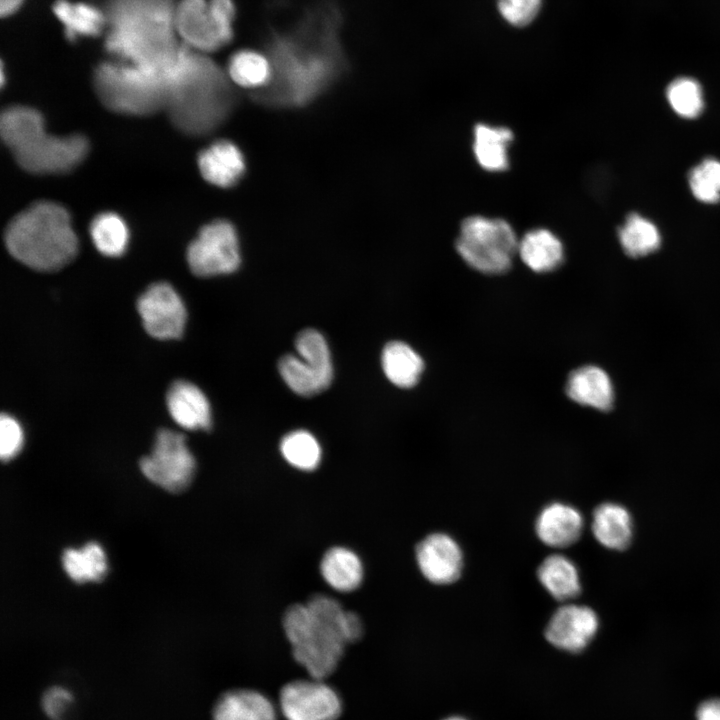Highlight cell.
<instances>
[{"label": "cell", "instance_id": "obj_30", "mask_svg": "<svg viewBox=\"0 0 720 720\" xmlns=\"http://www.w3.org/2000/svg\"><path fill=\"white\" fill-rule=\"evenodd\" d=\"M67 575L77 583L100 581L107 572V559L103 548L95 542L81 549H67L62 557Z\"/></svg>", "mask_w": 720, "mask_h": 720}, {"label": "cell", "instance_id": "obj_32", "mask_svg": "<svg viewBox=\"0 0 720 720\" xmlns=\"http://www.w3.org/2000/svg\"><path fill=\"white\" fill-rule=\"evenodd\" d=\"M90 236L96 249L109 257L121 256L127 249L129 229L121 216L113 212H103L92 220Z\"/></svg>", "mask_w": 720, "mask_h": 720}, {"label": "cell", "instance_id": "obj_22", "mask_svg": "<svg viewBox=\"0 0 720 720\" xmlns=\"http://www.w3.org/2000/svg\"><path fill=\"white\" fill-rule=\"evenodd\" d=\"M592 532L596 540L612 550L625 549L632 538V518L622 505L606 502L598 505L592 518Z\"/></svg>", "mask_w": 720, "mask_h": 720}, {"label": "cell", "instance_id": "obj_42", "mask_svg": "<svg viewBox=\"0 0 720 720\" xmlns=\"http://www.w3.org/2000/svg\"><path fill=\"white\" fill-rule=\"evenodd\" d=\"M444 720H466V719L461 718V717H449V718H446V719H444Z\"/></svg>", "mask_w": 720, "mask_h": 720}, {"label": "cell", "instance_id": "obj_4", "mask_svg": "<svg viewBox=\"0 0 720 720\" xmlns=\"http://www.w3.org/2000/svg\"><path fill=\"white\" fill-rule=\"evenodd\" d=\"M109 52L140 68L166 73L182 49L173 38L174 9L170 0H116Z\"/></svg>", "mask_w": 720, "mask_h": 720}, {"label": "cell", "instance_id": "obj_39", "mask_svg": "<svg viewBox=\"0 0 720 720\" xmlns=\"http://www.w3.org/2000/svg\"><path fill=\"white\" fill-rule=\"evenodd\" d=\"M210 11L218 26L225 44L233 37L235 6L232 0H208Z\"/></svg>", "mask_w": 720, "mask_h": 720}, {"label": "cell", "instance_id": "obj_18", "mask_svg": "<svg viewBox=\"0 0 720 720\" xmlns=\"http://www.w3.org/2000/svg\"><path fill=\"white\" fill-rule=\"evenodd\" d=\"M202 177L215 186L230 188L244 176L246 164L241 150L233 142L219 140L198 155Z\"/></svg>", "mask_w": 720, "mask_h": 720}, {"label": "cell", "instance_id": "obj_6", "mask_svg": "<svg viewBox=\"0 0 720 720\" xmlns=\"http://www.w3.org/2000/svg\"><path fill=\"white\" fill-rule=\"evenodd\" d=\"M0 131L19 166L34 174L69 172L84 160L89 150L82 135L59 137L47 133L41 113L27 106L5 109Z\"/></svg>", "mask_w": 720, "mask_h": 720}, {"label": "cell", "instance_id": "obj_37", "mask_svg": "<svg viewBox=\"0 0 720 720\" xmlns=\"http://www.w3.org/2000/svg\"><path fill=\"white\" fill-rule=\"evenodd\" d=\"M503 18L515 26L529 24L537 15L541 0H497Z\"/></svg>", "mask_w": 720, "mask_h": 720}, {"label": "cell", "instance_id": "obj_9", "mask_svg": "<svg viewBox=\"0 0 720 720\" xmlns=\"http://www.w3.org/2000/svg\"><path fill=\"white\" fill-rule=\"evenodd\" d=\"M295 348L298 356L285 355L278 365L287 386L301 396H313L326 390L333 378L328 344L315 329L299 333Z\"/></svg>", "mask_w": 720, "mask_h": 720}, {"label": "cell", "instance_id": "obj_31", "mask_svg": "<svg viewBox=\"0 0 720 720\" xmlns=\"http://www.w3.org/2000/svg\"><path fill=\"white\" fill-rule=\"evenodd\" d=\"M618 238L623 251L637 258L655 252L661 244V236L656 225L640 214L630 213L618 230Z\"/></svg>", "mask_w": 720, "mask_h": 720}, {"label": "cell", "instance_id": "obj_3", "mask_svg": "<svg viewBox=\"0 0 720 720\" xmlns=\"http://www.w3.org/2000/svg\"><path fill=\"white\" fill-rule=\"evenodd\" d=\"M229 77L210 59L182 50L168 75L165 110L173 125L190 136L217 129L235 98Z\"/></svg>", "mask_w": 720, "mask_h": 720}, {"label": "cell", "instance_id": "obj_41", "mask_svg": "<svg viewBox=\"0 0 720 720\" xmlns=\"http://www.w3.org/2000/svg\"><path fill=\"white\" fill-rule=\"evenodd\" d=\"M23 0H0V13L5 17L13 14L22 4Z\"/></svg>", "mask_w": 720, "mask_h": 720}, {"label": "cell", "instance_id": "obj_29", "mask_svg": "<svg viewBox=\"0 0 720 720\" xmlns=\"http://www.w3.org/2000/svg\"><path fill=\"white\" fill-rule=\"evenodd\" d=\"M53 11L65 28L66 36L75 40L79 36H96L104 26V14L86 3H72L58 0Z\"/></svg>", "mask_w": 720, "mask_h": 720}, {"label": "cell", "instance_id": "obj_35", "mask_svg": "<svg viewBox=\"0 0 720 720\" xmlns=\"http://www.w3.org/2000/svg\"><path fill=\"white\" fill-rule=\"evenodd\" d=\"M692 194L701 202L713 204L720 200V161L706 158L688 175Z\"/></svg>", "mask_w": 720, "mask_h": 720}, {"label": "cell", "instance_id": "obj_15", "mask_svg": "<svg viewBox=\"0 0 720 720\" xmlns=\"http://www.w3.org/2000/svg\"><path fill=\"white\" fill-rule=\"evenodd\" d=\"M416 561L422 575L436 585L456 582L464 565L459 544L441 532L429 534L418 543Z\"/></svg>", "mask_w": 720, "mask_h": 720}, {"label": "cell", "instance_id": "obj_40", "mask_svg": "<svg viewBox=\"0 0 720 720\" xmlns=\"http://www.w3.org/2000/svg\"><path fill=\"white\" fill-rule=\"evenodd\" d=\"M696 717L697 720H720V699H710L701 703Z\"/></svg>", "mask_w": 720, "mask_h": 720}, {"label": "cell", "instance_id": "obj_24", "mask_svg": "<svg viewBox=\"0 0 720 720\" xmlns=\"http://www.w3.org/2000/svg\"><path fill=\"white\" fill-rule=\"evenodd\" d=\"M537 577L545 590L557 601H569L581 593L578 570L564 555L552 554L546 557L538 566Z\"/></svg>", "mask_w": 720, "mask_h": 720}, {"label": "cell", "instance_id": "obj_21", "mask_svg": "<svg viewBox=\"0 0 720 720\" xmlns=\"http://www.w3.org/2000/svg\"><path fill=\"white\" fill-rule=\"evenodd\" d=\"M213 720H277L273 703L254 690H232L216 702Z\"/></svg>", "mask_w": 720, "mask_h": 720}, {"label": "cell", "instance_id": "obj_16", "mask_svg": "<svg viewBox=\"0 0 720 720\" xmlns=\"http://www.w3.org/2000/svg\"><path fill=\"white\" fill-rule=\"evenodd\" d=\"M176 33L187 46L211 52L225 45L208 0H180L174 8Z\"/></svg>", "mask_w": 720, "mask_h": 720}, {"label": "cell", "instance_id": "obj_2", "mask_svg": "<svg viewBox=\"0 0 720 720\" xmlns=\"http://www.w3.org/2000/svg\"><path fill=\"white\" fill-rule=\"evenodd\" d=\"M283 627L295 660L310 677L320 680L333 673L346 645L362 634L359 617L325 595L289 607Z\"/></svg>", "mask_w": 720, "mask_h": 720}, {"label": "cell", "instance_id": "obj_20", "mask_svg": "<svg viewBox=\"0 0 720 720\" xmlns=\"http://www.w3.org/2000/svg\"><path fill=\"white\" fill-rule=\"evenodd\" d=\"M566 392L573 401L601 411L611 409L614 401L609 375L593 365L574 370L568 378Z\"/></svg>", "mask_w": 720, "mask_h": 720}, {"label": "cell", "instance_id": "obj_12", "mask_svg": "<svg viewBox=\"0 0 720 720\" xmlns=\"http://www.w3.org/2000/svg\"><path fill=\"white\" fill-rule=\"evenodd\" d=\"M279 704L286 720H337L342 713L337 692L312 677L286 684L280 691Z\"/></svg>", "mask_w": 720, "mask_h": 720}, {"label": "cell", "instance_id": "obj_34", "mask_svg": "<svg viewBox=\"0 0 720 720\" xmlns=\"http://www.w3.org/2000/svg\"><path fill=\"white\" fill-rule=\"evenodd\" d=\"M666 98L673 111L685 119L698 117L704 108L702 88L689 77L674 79L667 86Z\"/></svg>", "mask_w": 720, "mask_h": 720}, {"label": "cell", "instance_id": "obj_38", "mask_svg": "<svg viewBox=\"0 0 720 720\" xmlns=\"http://www.w3.org/2000/svg\"><path fill=\"white\" fill-rule=\"evenodd\" d=\"M73 703L72 692L62 686L48 688L41 698V708L50 720H64Z\"/></svg>", "mask_w": 720, "mask_h": 720}, {"label": "cell", "instance_id": "obj_5", "mask_svg": "<svg viewBox=\"0 0 720 720\" xmlns=\"http://www.w3.org/2000/svg\"><path fill=\"white\" fill-rule=\"evenodd\" d=\"M4 241L15 259L43 272L63 268L79 247L68 211L51 201L36 202L18 213L8 224Z\"/></svg>", "mask_w": 720, "mask_h": 720}, {"label": "cell", "instance_id": "obj_27", "mask_svg": "<svg viewBox=\"0 0 720 720\" xmlns=\"http://www.w3.org/2000/svg\"><path fill=\"white\" fill-rule=\"evenodd\" d=\"M325 581L334 589L349 592L356 589L363 577V568L358 556L343 547L328 550L320 565Z\"/></svg>", "mask_w": 720, "mask_h": 720}, {"label": "cell", "instance_id": "obj_13", "mask_svg": "<svg viewBox=\"0 0 720 720\" xmlns=\"http://www.w3.org/2000/svg\"><path fill=\"white\" fill-rule=\"evenodd\" d=\"M137 309L145 330L161 340L181 337L186 309L178 293L165 282L151 285L138 299Z\"/></svg>", "mask_w": 720, "mask_h": 720}, {"label": "cell", "instance_id": "obj_19", "mask_svg": "<svg viewBox=\"0 0 720 720\" xmlns=\"http://www.w3.org/2000/svg\"><path fill=\"white\" fill-rule=\"evenodd\" d=\"M167 407L173 420L188 430H208L211 426L210 404L193 383L174 382L167 393Z\"/></svg>", "mask_w": 720, "mask_h": 720}, {"label": "cell", "instance_id": "obj_14", "mask_svg": "<svg viewBox=\"0 0 720 720\" xmlns=\"http://www.w3.org/2000/svg\"><path fill=\"white\" fill-rule=\"evenodd\" d=\"M598 627V616L592 608L565 604L551 616L545 628V637L554 647L577 653L587 647Z\"/></svg>", "mask_w": 720, "mask_h": 720}, {"label": "cell", "instance_id": "obj_10", "mask_svg": "<svg viewBox=\"0 0 720 720\" xmlns=\"http://www.w3.org/2000/svg\"><path fill=\"white\" fill-rule=\"evenodd\" d=\"M144 476L159 487L181 492L191 483L195 459L181 433L162 429L157 433L151 454L140 460Z\"/></svg>", "mask_w": 720, "mask_h": 720}, {"label": "cell", "instance_id": "obj_7", "mask_svg": "<svg viewBox=\"0 0 720 720\" xmlns=\"http://www.w3.org/2000/svg\"><path fill=\"white\" fill-rule=\"evenodd\" d=\"M94 80L99 99L111 111L145 116L165 110L168 73L127 63H104L96 70Z\"/></svg>", "mask_w": 720, "mask_h": 720}, {"label": "cell", "instance_id": "obj_33", "mask_svg": "<svg viewBox=\"0 0 720 720\" xmlns=\"http://www.w3.org/2000/svg\"><path fill=\"white\" fill-rule=\"evenodd\" d=\"M280 450L286 461L300 470L315 469L321 459L319 443L305 430H296L287 434L281 441Z\"/></svg>", "mask_w": 720, "mask_h": 720}, {"label": "cell", "instance_id": "obj_23", "mask_svg": "<svg viewBox=\"0 0 720 720\" xmlns=\"http://www.w3.org/2000/svg\"><path fill=\"white\" fill-rule=\"evenodd\" d=\"M517 252L526 266L539 273L556 269L564 257L560 239L546 229L527 232L518 242Z\"/></svg>", "mask_w": 720, "mask_h": 720}, {"label": "cell", "instance_id": "obj_8", "mask_svg": "<svg viewBox=\"0 0 720 720\" xmlns=\"http://www.w3.org/2000/svg\"><path fill=\"white\" fill-rule=\"evenodd\" d=\"M518 242L507 221L477 215L462 222L456 250L473 269L485 274H500L511 267Z\"/></svg>", "mask_w": 720, "mask_h": 720}, {"label": "cell", "instance_id": "obj_36", "mask_svg": "<svg viewBox=\"0 0 720 720\" xmlns=\"http://www.w3.org/2000/svg\"><path fill=\"white\" fill-rule=\"evenodd\" d=\"M23 431L16 419L2 414L0 418V456L3 461L14 458L22 449Z\"/></svg>", "mask_w": 720, "mask_h": 720}, {"label": "cell", "instance_id": "obj_28", "mask_svg": "<svg viewBox=\"0 0 720 720\" xmlns=\"http://www.w3.org/2000/svg\"><path fill=\"white\" fill-rule=\"evenodd\" d=\"M227 75L235 84L252 92L268 85L272 67L267 55L243 49L230 57Z\"/></svg>", "mask_w": 720, "mask_h": 720}, {"label": "cell", "instance_id": "obj_11", "mask_svg": "<svg viewBox=\"0 0 720 720\" xmlns=\"http://www.w3.org/2000/svg\"><path fill=\"white\" fill-rule=\"evenodd\" d=\"M187 262L192 273L199 277L236 271L241 256L235 227L226 220L203 226L187 248Z\"/></svg>", "mask_w": 720, "mask_h": 720}, {"label": "cell", "instance_id": "obj_26", "mask_svg": "<svg viewBox=\"0 0 720 720\" xmlns=\"http://www.w3.org/2000/svg\"><path fill=\"white\" fill-rule=\"evenodd\" d=\"M381 362L386 377L400 388L414 386L424 368L417 352L401 341L389 342L384 347Z\"/></svg>", "mask_w": 720, "mask_h": 720}, {"label": "cell", "instance_id": "obj_25", "mask_svg": "<svg viewBox=\"0 0 720 720\" xmlns=\"http://www.w3.org/2000/svg\"><path fill=\"white\" fill-rule=\"evenodd\" d=\"M512 139L513 133L506 127L477 124L474 127L473 151L479 165L492 172L507 169V149Z\"/></svg>", "mask_w": 720, "mask_h": 720}, {"label": "cell", "instance_id": "obj_17", "mask_svg": "<svg viewBox=\"0 0 720 720\" xmlns=\"http://www.w3.org/2000/svg\"><path fill=\"white\" fill-rule=\"evenodd\" d=\"M583 517L575 507L552 502L538 514L535 531L545 545L553 548H567L576 543L582 535Z\"/></svg>", "mask_w": 720, "mask_h": 720}, {"label": "cell", "instance_id": "obj_1", "mask_svg": "<svg viewBox=\"0 0 720 720\" xmlns=\"http://www.w3.org/2000/svg\"><path fill=\"white\" fill-rule=\"evenodd\" d=\"M340 26L338 7L326 0L287 29L273 31L267 42L271 80L249 92L250 97L274 108L301 107L313 101L345 70Z\"/></svg>", "mask_w": 720, "mask_h": 720}]
</instances>
